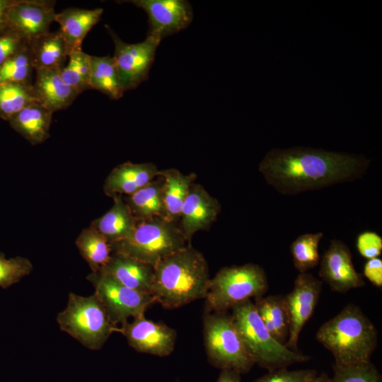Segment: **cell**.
<instances>
[{
	"label": "cell",
	"instance_id": "obj_29",
	"mask_svg": "<svg viewBox=\"0 0 382 382\" xmlns=\"http://www.w3.org/2000/svg\"><path fill=\"white\" fill-rule=\"evenodd\" d=\"M38 102L33 83H0V117L9 120L28 105Z\"/></svg>",
	"mask_w": 382,
	"mask_h": 382
},
{
	"label": "cell",
	"instance_id": "obj_22",
	"mask_svg": "<svg viewBox=\"0 0 382 382\" xmlns=\"http://www.w3.org/2000/svg\"><path fill=\"white\" fill-rule=\"evenodd\" d=\"M112 198L114 202L112 207L91 224L111 245L127 239L138 222L122 196Z\"/></svg>",
	"mask_w": 382,
	"mask_h": 382
},
{
	"label": "cell",
	"instance_id": "obj_20",
	"mask_svg": "<svg viewBox=\"0 0 382 382\" xmlns=\"http://www.w3.org/2000/svg\"><path fill=\"white\" fill-rule=\"evenodd\" d=\"M103 13L102 8L86 9L68 8L55 15L54 21L66 46L68 55L82 50V42L89 31L100 21Z\"/></svg>",
	"mask_w": 382,
	"mask_h": 382
},
{
	"label": "cell",
	"instance_id": "obj_33",
	"mask_svg": "<svg viewBox=\"0 0 382 382\" xmlns=\"http://www.w3.org/2000/svg\"><path fill=\"white\" fill-rule=\"evenodd\" d=\"M32 262L25 257H15L7 259L0 252V287L7 289L18 283L33 271Z\"/></svg>",
	"mask_w": 382,
	"mask_h": 382
},
{
	"label": "cell",
	"instance_id": "obj_18",
	"mask_svg": "<svg viewBox=\"0 0 382 382\" xmlns=\"http://www.w3.org/2000/svg\"><path fill=\"white\" fill-rule=\"evenodd\" d=\"M98 272L130 289L151 295L154 267L149 264L112 253L108 264Z\"/></svg>",
	"mask_w": 382,
	"mask_h": 382
},
{
	"label": "cell",
	"instance_id": "obj_38",
	"mask_svg": "<svg viewBox=\"0 0 382 382\" xmlns=\"http://www.w3.org/2000/svg\"><path fill=\"white\" fill-rule=\"evenodd\" d=\"M364 276L377 287L382 286V260L375 257L368 260L364 267Z\"/></svg>",
	"mask_w": 382,
	"mask_h": 382
},
{
	"label": "cell",
	"instance_id": "obj_27",
	"mask_svg": "<svg viewBox=\"0 0 382 382\" xmlns=\"http://www.w3.org/2000/svg\"><path fill=\"white\" fill-rule=\"evenodd\" d=\"M76 245L93 273L103 269L112 254L111 244L91 225L79 233Z\"/></svg>",
	"mask_w": 382,
	"mask_h": 382
},
{
	"label": "cell",
	"instance_id": "obj_17",
	"mask_svg": "<svg viewBox=\"0 0 382 382\" xmlns=\"http://www.w3.org/2000/svg\"><path fill=\"white\" fill-rule=\"evenodd\" d=\"M158 170L152 163H123L114 168L107 176L104 193L113 197L130 195L158 177Z\"/></svg>",
	"mask_w": 382,
	"mask_h": 382
},
{
	"label": "cell",
	"instance_id": "obj_31",
	"mask_svg": "<svg viewBox=\"0 0 382 382\" xmlns=\"http://www.w3.org/2000/svg\"><path fill=\"white\" fill-rule=\"evenodd\" d=\"M68 63L61 69L63 80L78 95L90 88L91 55L82 50H76L69 54Z\"/></svg>",
	"mask_w": 382,
	"mask_h": 382
},
{
	"label": "cell",
	"instance_id": "obj_1",
	"mask_svg": "<svg viewBox=\"0 0 382 382\" xmlns=\"http://www.w3.org/2000/svg\"><path fill=\"white\" fill-rule=\"evenodd\" d=\"M369 165L361 156L297 146L270 150L259 171L276 191L294 195L358 179Z\"/></svg>",
	"mask_w": 382,
	"mask_h": 382
},
{
	"label": "cell",
	"instance_id": "obj_14",
	"mask_svg": "<svg viewBox=\"0 0 382 382\" xmlns=\"http://www.w3.org/2000/svg\"><path fill=\"white\" fill-rule=\"evenodd\" d=\"M55 1H13L7 13L8 29L16 33L28 45L48 33L56 12Z\"/></svg>",
	"mask_w": 382,
	"mask_h": 382
},
{
	"label": "cell",
	"instance_id": "obj_2",
	"mask_svg": "<svg viewBox=\"0 0 382 382\" xmlns=\"http://www.w3.org/2000/svg\"><path fill=\"white\" fill-rule=\"evenodd\" d=\"M210 277L203 255L191 245L154 267L151 295L166 308H177L205 299Z\"/></svg>",
	"mask_w": 382,
	"mask_h": 382
},
{
	"label": "cell",
	"instance_id": "obj_36",
	"mask_svg": "<svg viewBox=\"0 0 382 382\" xmlns=\"http://www.w3.org/2000/svg\"><path fill=\"white\" fill-rule=\"evenodd\" d=\"M356 246L359 253L364 258L378 257L382 251V238L374 231H365L358 235Z\"/></svg>",
	"mask_w": 382,
	"mask_h": 382
},
{
	"label": "cell",
	"instance_id": "obj_30",
	"mask_svg": "<svg viewBox=\"0 0 382 382\" xmlns=\"http://www.w3.org/2000/svg\"><path fill=\"white\" fill-rule=\"evenodd\" d=\"M323 237L322 232L304 233L298 236L291 244L294 266L300 273L307 272L320 263L318 246Z\"/></svg>",
	"mask_w": 382,
	"mask_h": 382
},
{
	"label": "cell",
	"instance_id": "obj_10",
	"mask_svg": "<svg viewBox=\"0 0 382 382\" xmlns=\"http://www.w3.org/2000/svg\"><path fill=\"white\" fill-rule=\"evenodd\" d=\"M106 28L114 42L112 57L122 86L125 91L134 89L148 79L161 40L147 35L146 38L141 42L127 43L122 40L111 28Z\"/></svg>",
	"mask_w": 382,
	"mask_h": 382
},
{
	"label": "cell",
	"instance_id": "obj_41",
	"mask_svg": "<svg viewBox=\"0 0 382 382\" xmlns=\"http://www.w3.org/2000/svg\"><path fill=\"white\" fill-rule=\"evenodd\" d=\"M308 382H330V379L325 375L322 374L319 376H316L315 378L309 381Z\"/></svg>",
	"mask_w": 382,
	"mask_h": 382
},
{
	"label": "cell",
	"instance_id": "obj_16",
	"mask_svg": "<svg viewBox=\"0 0 382 382\" xmlns=\"http://www.w3.org/2000/svg\"><path fill=\"white\" fill-rule=\"evenodd\" d=\"M221 211L219 202L199 184H192L182 207L179 225L190 242L193 235L207 229L216 219Z\"/></svg>",
	"mask_w": 382,
	"mask_h": 382
},
{
	"label": "cell",
	"instance_id": "obj_8",
	"mask_svg": "<svg viewBox=\"0 0 382 382\" xmlns=\"http://www.w3.org/2000/svg\"><path fill=\"white\" fill-rule=\"evenodd\" d=\"M204 338L208 359L216 367L242 374L255 364L231 316L226 312L204 316Z\"/></svg>",
	"mask_w": 382,
	"mask_h": 382
},
{
	"label": "cell",
	"instance_id": "obj_32",
	"mask_svg": "<svg viewBox=\"0 0 382 382\" xmlns=\"http://www.w3.org/2000/svg\"><path fill=\"white\" fill-rule=\"evenodd\" d=\"M34 70L28 46L0 65V83H32Z\"/></svg>",
	"mask_w": 382,
	"mask_h": 382
},
{
	"label": "cell",
	"instance_id": "obj_12",
	"mask_svg": "<svg viewBox=\"0 0 382 382\" xmlns=\"http://www.w3.org/2000/svg\"><path fill=\"white\" fill-rule=\"evenodd\" d=\"M144 10L149 19L147 35L159 37L174 35L188 27L193 18L189 1L185 0L125 1Z\"/></svg>",
	"mask_w": 382,
	"mask_h": 382
},
{
	"label": "cell",
	"instance_id": "obj_11",
	"mask_svg": "<svg viewBox=\"0 0 382 382\" xmlns=\"http://www.w3.org/2000/svg\"><path fill=\"white\" fill-rule=\"evenodd\" d=\"M323 282L310 273H299L293 289L284 302L289 318V335L285 345L291 350L297 348L300 333L312 316L322 291Z\"/></svg>",
	"mask_w": 382,
	"mask_h": 382
},
{
	"label": "cell",
	"instance_id": "obj_34",
	"mask_svg": "<svg viewBox=\"0 0 382 382\" xmlns=\"http://www.w3.org/2000/svg\"><path fill=\"white\" fill-rule=\"evenodd\" d=\"M330 382H381V376L370 362L347 366H334Z\"/></svg>",
	"mask_w": 382,
	"mask_h": 382
},
{
	"label": "cell",
	"instance_id": "obj_21",
	"mask_svg": "<svg viewBox=\"0 0 382 382\" xmlns=\"http://www.w3.org/2000/svg\"><path fill=\"white\" fill-rule=\"evenodd\" d=\"M53 112L39 102H34L8 121L12 128L32 145L45 142L50 138Z\"/></svg>",
	"mask_w": 382,
	"mask_h": 382
},
{
	"label": "cell",
	"instance_id": "obj_40",
	"mask_svg": "<svg viewBox=\"0 0 382 382\" xmlns=\"http://www.w3.org/2000/svg\"><path fill=\"white\" fill-rule=\"evenodd\" d=\"M216 382H241V374L233 370H221Z\"/></svg>",
	"mask_w": 382,
	"mask_h": 382
},
{
	"label": "cell",
	"instance_id": "obj_23",
	"mask_svg": "<svg viewBox=\"0 0 382 382\" xmlns=\"http://www.w3.org/2000/svg\"><path fill=\"white\" fill-rule=\"evenodd\" d=\"M158 175L163 180L162 196L166 219L177 222L183 203L197 175L194 173L185 175L175 168L158 170Z\"/></svg>",
	"mask_w": 382,
	"mask_h": 382
},
{
	"label": "cell",
	"instance_id": "obj_13",
	"mask_svg": "<svg viewBox=\"0 0 382 382\" xmlns=\"http://www.w3.org/2000/svg\"><path fill=\"white\" fill-rule=\"evenodd\" d=\"M116 332L122 333L136 351L158 357L170 354L177 336L173 328L147 319L144 315L134 318L131 323L122 324Z\"/></svg>",
	"mask_w": 382,
	"mask_h": 382
},
{
	"label": "cell",
	"instance_id": "obj_39",
	"mask_svg": "<svg viewBox=\"0 0 382 382\" xmlns=\"http://www.w3.org/2000/svg\"><path fill=\"white\" fill-rule=\"evenodd\" d=\"M13 1L0 0V34L8 30L7 13Z\"/></svg>",
	"mask_w": 382,
	"mask_h": 382
},
{
	"label": "cell",
	"instance_id": "obj_15",
	"mask_svg": "<svg viewBox=\"0 0 382 382\" xmlns=\"http://www.w3.org/2000/svg\"><path fill=\"white\" fill-rule=\"evenodd\" d=\"M319 277L332 291L345 293L365 285L361 274L357 272L348 246L334 239L320 260Z\"/></svg>",
	"mask_w": 382,
	"mask_h": 382
},
{
	"label": "cell",
	"instance_id": "obj_19",
	"mask_svg": "<svg viewBox=\"0 0 382 382\" xmlns=\"http://www.w3.org/2000/svg\"><path fill=\"white\" fill-rule=\"evenodd\" d=\"M61 69H36L33 90L38 102L53 113L69 107L78 96L61 76Z\"/></svg>",
	"mask_w": 382,
	"mask_h": 382
},
{
	"label": "cell",
	"instance_id": "obj_9",
	"mask_svg": "<svg viewBox=\"0 0 382 382\" xmlns=\"http://www.w3.org/2000/svg\"><path fill=\"white\" fill-rule=\"evenodd\" d=\"M87 279L116 326L127 322L130 317L144 315L148 307L155 302L152 295L125 286L108 275L91 272Z\"/></svg>",
	"mask_w": 382,
	"mask_h": 382
},
{
	"label": "cell",
	"instance_id": "obj_35",
	"mask_svg": "<svg viewBox=\"0 0 382 382\" xmlns=\"http://www.w3.org/2000/svg\"><path fill=\"white\" fill-rule=\"evenodd\" d=\"M317 376L314 370L289 371L285 367L270 371L255 382H308Z\"/></svg>",
	"mask_w": 382,
	"mask_h": 382
},
{
	"label": "cell",
	"instance_id": "obj_7",
	"mask_svg": "<svg viewBox=\"0 0 382 382\" xmlns=\"http://www.w3.org/2000/svg\"><path fill=\"white\" fill-rule=\"evenodd\" d=\"M267 289V277L260 265L224 267L210 279L207 306L209 311L226 312L252 298L262 297Z\"/></svg>",
	"mask_w": 382,
	"mask_h": 382
},
{
	"label": "cell",
	"instance_id": "obj_3",
	"mask_svg": "<svg viewBox=\"0 0 382 382\" xmlns=\"http://www.w3.org/2000/svg\"><path fill=\"white\" fill-rule=\"evenodd\" d=\"M316 339L331 352L335 366H347L370 361L377 331L358 306L349 304L320 327Z\"/></svg>",
	"mask_w": 382,
	"mask_h": 382
},
{
	"label": "cell",
	"instance_id": "obj_25",
	"mask_svg": "<svg viewBox=\"0 0 382 382\" xmlns=\"http://www.w3.org/2000/svg\"><path fill=\"white\" fill-rule=\"evenodd\" d=\"M163 184V178L158 175L152 182L129 195L125 200L137 221L154 217L166 219Z\"/></svg>",
	"mask_w": 382,
	"mask_h": 382
},
{
	"label": "cell",
	"instance_id": "obj_5",
	"mask_svg": "<svg viewBox=\"0 0 382 382\" xmlns=\"http://www.w3.org/2000/svg\"><path fill=\"white\" fill-rule=\"evenodd\" d=\"M190 245L177 222L154 217L138 221L127 239L111 245L112 253L154 267L163 258Z\"/></svg>",
	"mask_w": 382,
	"mask_h": 382
},
{
	"label": "cell",
	"instance_id": "obj_28",
	"mask_svg": "<svg viewBox=\"0 0 382 382\" xmlns=\"http://www.w3.org/2000/svg\"><path fill=\"white\" fill-rule=\"evenodd\" d=\"M255 299L254 304L264 325L277 341L285 345L289 335V318L284 296H268Z\"/></svg>",
	"mask_w": 382,
	"mask_h": 382
},
{
	"label": "cell",
	"instance_id": "obj_37",
	"mask_svg": "<svg viewBox=\"0 0 382 382\" xmlns=\"http://www.w3.org/2000/svg\"><path fill=\"white\" fill-rule=\"evenodd\" d=\"M28 46L20 35L9 29L0 34V65Z\"/></svg>",
	"mask_w": 382,
	"mask_h": 382
},
{
	"label": "cell",
	"instance_id": "obj_4",
	"mask_svg": "<svg viewBox=\"0 0 382 382\" xmlns=\"http://www.w3.org/2000/svg\"><path fill=\"white\" fill-rule=\"evenodd\" d=\"M231 309L234 324L255 364L273 371L310 359L277 341L264 325L251 300Z\"/></svg>",
	"mask_w": 382,
	"mask_h": 382
},
{
	"label": "cell",
	"instance_id": "obj_6",
	"mask_svg": "<svg viewBox=\"0 0 382 382\" xmlns=\"http://www.w3.org/2000/svg\"><path fill=\"white\" fill-rule=\"evenodd\" d=\"M59 328L91 350H99L117 331L104 306L93 294L82 296L69 293L66 308L58 313Z\"/></svg>",
	"mask_w": 382,
	"mask_h": 382
},
{
	"label": "cell",
	"instance_id": "obj_24",
	"mask_svg": "<svg viewBox=\"0 0 382 382\" xmlns=\"http://www.w3.org/2000/svg\"><path fill=\"white\" fill-rule=\"evenodd\" d=\"M35 69H62L68 59V52L59 32H48L29 44Z\"/></svg>",
	"mask_w": 382,
	"mask_h": 382
},
{
	"label": "cell",
	"instance_id": "obj_26",
	"mask_svg": "<svg viewBox=\"0 0 382 382\" xmlns=\"http://www.w3.org/2000/svg\"><path fill=\"white\" fill-rule=\"evenodd\" d=\"M89 86L91 89L99 91L112 100L123 96L125 91L112 57L91 55Z\"/></svg>",
	"mask_w": 382,
	"mask_h": 382
}]
</instances>
